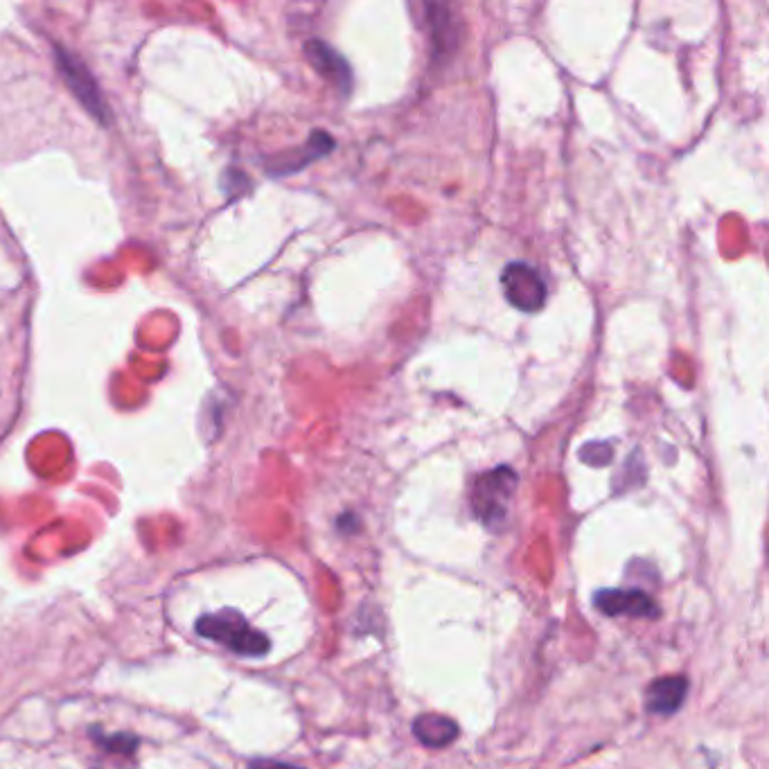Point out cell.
Listing matches in <instances>:
<instances>
[{
	"label": "cell",
	"mask_w": 769,
	"mask_h": 769,
	"mask_svg": "<svg viewBox=\"0 0 769 769\" xmlns=\"http://www.w3.org/2000/svg\"><path fill=\"white\" fill-rule=\"evenodd\" d=\"M197 632L206 639L226 645L228 650L242 654V657H264L271 648L267 634L253 630L249 621L235 609L201 616L197 621Z\"/></svg>",
	"instance_id": "cell-1"
},
{
	"label": "cell",
	"mask_w": 769,
	"mask_h": 769,
	"mask_svg": "<svg viewBox=\"0 0 769 769\" xmlns=\"http://www.w3.org/2000/svg\"><path fill=\"white\" fill-rule=\"evenodd\" d=\"M517 483L519 476L510 467H494V470L476 479L472 490V510L483 526H488L490 530L503 526Z\"/></svg>",
	"instance_id": "cell-2"
},
{
	"label": "cell",
	"mask_w": 769,
	"mask_h": 769,
	"mask_svg": "<svg viewBox=\"0 0 769 769\" xmlns=\"http://www.w3.org/2000/svg\"><path fill=\"white\" fill-rule=\"evenodd\" d=\"M501 287L503 296H506L512 307H517L519 312L533 314L539 312L546 305L548 289L533 264L528 262H512L501 273Z\"/></svg>",
	"instance_id": "cell-3"
},
{
	"label": "cell",
	"mask_w": 769,
	"mask_h": 769,
	"mask_svg": "<svg viewBox=\"0 0 769 769\" xmlns=\"http://www.w3.org/2000/svg\"><path fill=\"white\" fill-rule=\"evenodd\" d=\"M596 609L607 616H632V618H657L659 607L641 589H605L598 591Z\"/></svg>",
	"instance_id": "cell-4"
},
{
	"label": "cell",
	"mask_w": 769,
	"mask_h": 769,
	"mask_svg": "<svg viewBox=\"0 0 769 769\" xmlns=\"http://www.w3.org/2000/svg\"><path fill=\"white\" fill-rule=\"evenodd\" d=\"M305 55L309 59L318 73H321L327 82L332 86H337L341 93H348L352 88V73L348 61L343 59L337 50H332L327 43L323 41H309L305 46Z\"/></svg>",
	"instance_id": "cell-5"
},
{
	"label": "cell",
	"mask_w": 769,
	"mask_h": 769,
	"mask_svg": "<svg viewBox=\"0 0 769 769\" xmlns=\"http://www.w3.org/2000/svg\"><path fill=\"white\" fill-rule=\"evenodd\" d=\"M688 679L684 675L661 677L648 688V711L657 715H675L686 700Z\"/></svg>",
	"instance_id": "cell-6"
},
{
	"label": "cell",
	"mask_w": 769,
	"mask_h": 769,
	"mask_svg": "<svg viewBox=\"0 0 769 769\" xmlns=\"http://www.w3.org/2000/svg\"><path fill=\"white\" fill-rule=\"evenodd\" d=\"M413 733L424 747L445 749L458 738V724L438 713H424L413 722Z\"/></svg>",
	"instance_id": "cell-7"
},
{
	"label": "cell",
	"mask_w": 769,
	"mask_h": 769,
	"mask_svg": "<svg viewBox=\"0 0 769 769\" xmlns=\"http://www.w3.org/2000/svg\"><path fill=\"white\" fill-rule=\"evenodd\" d=\"M580 458L594 467H603L612 461V447L607 443H591L587 447H582Z\"/></svg>",
	"instance_id": "cell-8"
},
{
	"label": "cell",
	"mask_w": 769,
	"mask_h": 769,
	"mask_svg": "<svg viewBox=\"0 0 769 769\" xmlns=\"http://www.w3.org/2000/svg\"><path fill=\"white\" fill-rule=\"evenodd\" d=\"M97 740H100L109 751H122V754H134V749L138 745V738L129 736V733H118V736L97 738Z\"/></svg>",
	"instance_id": "cell-9"
},
{
	"label": "cell",
	"mask_w": 769,
	"mask_h": 769,
	"mask_svg": "<svg viewBox=\"0 0 769 769\" xmlns=\"http://www.w3.org/2000/svg\"><path fill=\"white\" fill-rule=\"evenodd\" d=\"M249 769H303V767L289 765V763H276V760H253Z\"/></svg>",
	"instance_id": "cell-10"
}]
</instances>
